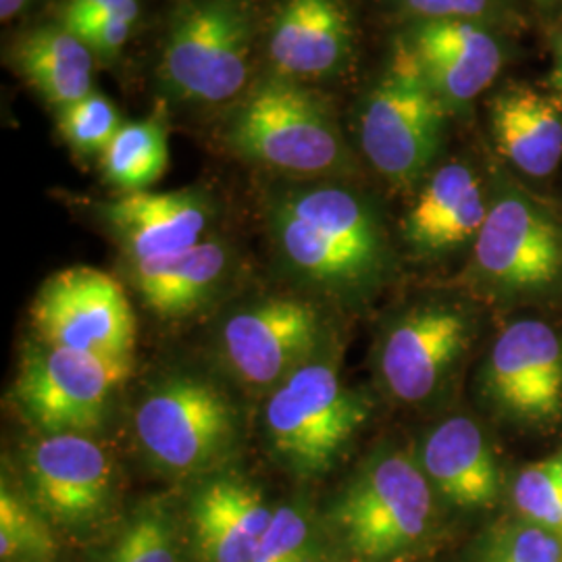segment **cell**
<instances>
[{
	"label": "cell",
	"mask_w": 562,
	"mask_h": 562,
	"mask_svg": "<svg viewBox=\"0 0 562 562\" xmlns=\"http://www.w3.org/2000/svg\"><path fill=\"white\" fill-rule=\"evenodd\" d=\"M267 223L288 273L323 296L357 299L382 278V225L350 188L325 181L281 188L269 199Z\"/></svg>",
	"instance_id": "6da1fadb"
},
{
	"label": "cell",
	"mask_w": 562,
	"mask_h": 562,
	"mask_svg": "<svg viewBox=\"0 0 562 562\" xmlns=\"http://www.w3.org/2000/svg\"><path fill=\"white\" fill-rule=\"evenodd\" d=\"M225 140L244 159L302 178L350 169V153L331 106L304 83L271 76L234 109Z\"/></svg>",
	"instance_id": "7a4b0ae2"
},
{
	"label": "cell",
	"mask_w": 562,
	"mask_h": 562,
	"mask_svg": "<svg viewBox=\"0 0 562 562\" xmlns=\"http://www.w3.org/2000/svg\"><path fill=\"white\" fill-rule=\"evenodd\" d=\"M369 411V398L341 382L336 362L319 350L269 392L265 442L288 473L322 477L355 442Z\"/></svg>",
	"instance_id": "3957f363"
},
{
	"label": "cell",
	"mask_w": 562,
	"mask_h": 562,
	"mask_svg": "<svg viewBox=\"0 0 562 562\" xmlns=\"http://www.w3.org/2000/svg\"><path fill=\"white\" fill-rule=\"evenodd\" d=\"M436 492L417 457L383 450L367 459L331 504L329 521L348 552L364 562L408 554L427 538Z\"/></svg>",
	"instance_id": "277c9868"
},
{
	"label": "cell",
	"mask_w": 562,
	"mask_h": 562,
	"mask_svg": "<svg viewBox=\"0 0 562 562\" xmlns=\"http://www.w3.org/2000/svg\"><path fill=\"white\" fill-rule=\"evenodd\" d=\"M134 434L142 452L171 477L206 475L234 452L240 417L217 383L173 373L153 383L138 401Z\"/></svg>",
	"instance_id": "5b68a950"
},
{
	"label": "cell",
	"mask_w": 562,
	"mask_h": 562,
	"mask_svg": "<svg viewBox=\"0 0 562 562\" xmlns=\"http://www.w3.org/2000/svg\"><path fill=\"white\" fill-rule=\"evenodd\" d=\"M250 57L252 21L240 0H190L167 30L161 88L188 104L229 102L248 86Z\"/></svg>",
	"instance_id": "8992f818"
},
{
	"label": "cell",
	"mask_w": 562,
	"mask_h": 562,
	"mask_svg": "<svg viewBox=\"0 0 562 562\" xmlns=\"http://www.w3.org/2000/svg\"><path fill=\"white\" fill-rule=\"evenodd\" d=\"M446 104L425 80L408 42H401L361 109L364 157L392 186H417L442 144Z\"/></svg>",
	"instance_id": "52a82bcc"
},
{
	"label": "cell",
	"mask_w": 562,
	"mask_h": 562,
	"mask_svg": "<svg viewBox=\"0 0 562 562\" xmlns=\"http://www.w3.org/2000/svg\"><path fill=\"white\" fill-rule=\"evenodd\" d=\"M38 340L132 369L136 315L111 273L76 265L44 281L32 302Z\"/></svg>",
	"instance_id": "ba28073f"
},
{
	"label": "cell",
	"mask_w": 562,
	"mask_h": 562,
	"mask_svg": "<svg viewBox=\"0 0 562 562\" xmlns=\"http://www.w3.org/2000/svg\"><path fill=\"white\" fill-rule=\"evenodd\" d=\"M130 373L92 355L32 341L21 357L13 398L42 436L88 434L104 422L115 390Z\"/></svg>",
	"instance_id": "9c48e42d"
},
{
	"label": "cell",
	"mask_w": 562,
	"mask_h": 562,
	"mask_svg": "<svg viewBox=\"0 0 562 562\" xmlns=\"http://www.w3.org/2000/svg\"><path fill=\"white\" fill-rule=\"evenodd\" d=\"M323 344V317L313 302L267 296L232 311L217 331L229 373L255 390H273Z\"/></svg>",
	"instance_id": "30bf717a"
},
{
	"label": "cell",
	"mask_w": 562,
	"mask_h": 562,
	"mask_svg": "<svg viewBox=\"0 0 562 562\" xmlns=\"http://www.w3.org/2000/svg\"><path fill=\"white\" fill-rule=\"evenodd\" d=\"M21 471L25 496L55 527H92L115 498V464L83 434L41 436L23 450Z\"/></svg>",
	"instance_id": "8fae6325"
},
{
	"label": "cell",
	"mask_w": 562,
	"mask_h": 562,
	"mask_svg": "<svg viewBox=\"0 0 562 562\" xmlns=\"http://www.w3.org/2000/svg\"><path fill=\"white\" fill-rule=\"evenodd\" d=\"M473 338L471 317L454 304H419L390 323L378 348V371L390 396L429 401Z\"/></svg>",
	"instance_id": "7c38bea8"
},
{
	"label": "cell",
	"mask_w": 562,
	"mask_h": 562,
	"mask_svg": "<svg viewBox=\"0 0 562 562\" xmlns=\"http://www.w3.org/2000/svg\"><path fill=\"white\" fill-rule=\"evenodd\" d=\"M483 390L522 422H557L562 417L561 336L536 319L508 325L483 364Z\"/></svg>",
	"instance_id": "4fadbf2b"
},
{
	"label": "cell",
	"mask_w": 562,
	"mask_h": 562,
	"mask_svg": "<svg viewBox=\"0 0 562 562\" xmlns=\"http://www.w3.org/2000/svg\"><path fill=\"white\" fill-rule=\"evenodd\" d=\"M482 280L506 292L542 290L562 271V244L554 223L533 202L506 194L487 211L473 250Z\"/></svg>",
	"instance_id": "5bb4252c"
},
{
	"label": "cell",
	"mask_w": 562,
	"mask_h": 562,
	"mask_svg": "<svg viewBox=\"0 0 562 562\" xmlns=\"http://www.w3.org/2000/svg\"><path fill=\"white\" fill-rule=\"evenodd\" d=\"M102 222L130 262L180 252L201 244L213 222L209 201L196 190L134 192L101 206Z\"/></svg>",
	"instance_id": "9a60e30c"
},
{
	"label": "cell",
	"mask_w": 562,
	"mask_h": 562,
	"mask_svg": "<svg viewBox=\"0 0 562 562\" xmlns=\"http://www.w3.org/2000/svg\"><path fill=\"white\" fill-rule=\"evenodd\" d=\"M406 42L446 106L477 99L503 67L501 44L475 21H422Z\"/></svg>",
	"instance_id": "2e32d148"
},
{
	"label": "cell",
	"mask_w": 562,
	"mask_h": 562,
	"mask_svg": "<svg viewBox=\"0 0 562 562\" xmlns=\"http://www.w3.org/2000/svg\"><path fill=\"white\" fill-rule=\"evenodd\" d=\"M417 461L434 492L446 503L480 510L501 496V469L482 427L464 415L431 427L419 446Z\"/></svg>",
	"instance_id": "e0dca14e"
},
{
	"label": "cell",
	"mask_w": 562,
	"mask_h": 562,
	"mask_svg": "<svg viewBox=\"0 0 562 562\" xmlns=\"http://www.w3.org/2000/svg\"><path fill=\"white\" fill-rule=\"evenodd\" d=\"M261 487L240 475H215L190 498V525L202 562H250L273 519Z\"/></svg>",
	"instance_id": "ac0fdd59"
},
{
	"label": "cell",
	"mask_w": 562,
	"mask_h": 562,
	"mask_svg": "<svg viewBox=\"0 0 562 562\" xmlns=\"http://www.w3.org/2000/svg\"><path fill=\"white\" fill-rule=\"evenodd\" d=\"M350 42L352 23L341 0H283L267 53L278 76L317 80L340 69Z\"/></svg>",
	"instance_id": "d6986e66"
},
{
	"label": "cell",
	"mask_w": 562,
	"mask_h": 562,
	"mask_svg": "<svg viewBox=\"0 0 562 562\" xmlns=\"http://www.w3.org/2000/svg\"><path fill=\"white\" fill-rule=\"evenodd\" d=\"M487 211L477 176L448 162L423 186L404 220V238L423 255L446 252L477 238Z\"/></svg>",
	"instance_id": "ffe728a7"
},
{
	"label": "cell",
	"mask_w": 562,
	"mask_h": 562,
	"mask_svg": "<svg viewBox=\"0 0 562 562\" xmlns=\"http://www.w3.org/2000/svg\"><path fill=\"white\" fill-rule=\"evenodd\" d=\"M130 265L144 304L159 317L180 319L215 299L229 276L232 252L223 241L202 240L180 252Z\"/></svg>",
	"instance_id": "44dd1931"
},
{
	"label": "cell",
	"mask_w": 562,
	"mask_h": 562,
	"mask_svg": "<svg viewBox=\"0 0 562 562\" xmlns=\"http://www.w3.org/2000/svg\"><path fill=\"white\" fill-rule=\"evenodd\" d=\"M498 150L531 178L550 176L562 159V102L533 88H506L492 104Z\"/></svg>",
	"instance_id": "7402d4cb"
},
{
	"label": "cell",
	"mask_w": 562,
	"mask_h": 562,
	"mask_svg": "<svg viewBox=\"0 0 562 562\" xmlns=\"http://www.w3.org/2000/svg\"><path fill=\"white\" fill-rule=\"evenodd\" d=\"M11 65L44 101L57 109L94 92L97 55L65 25H41L11 48Z\"/></svg>",
	"instance_id": "603a6c76"
},
{
	"label": "cell",
	"mask_w": 562,
	"mask_h": 562,
	"mask_svg": "<svg viewBox=\"0 0 562 562\" xmlns=\"http://www.w3.org/2000/svg\"><path fill=\"white\" fill-rule=\"evenodd\" d=\"M169 167L167 130L161 117L123 123L101 155L104 180L123 194L146 192Z\"/></svg>",
	"instance_id": "cb8c5ba5"
},
{
	"label": "cell",
	"mask_w": 562,
	"mask_h": 562,
	"mask_svg": "<svg viewBox=\"0 0 562 562\" xmlns=\"http://www.w3.org/2000/svg\"><path fill=\"white\" fill-rule=\"evenodd\" d=\"M55 525L25 492L2 477L0 487V561L55 562L59 543Z\"/></svg>",
	"instance_id": "d4e9b609"
},
{
	"label": "cell",
	"mask_w": 562,
	"mask_h": 562,
	"mask_svg": "<svg viewBox=\"0 0 562 562\" xmlns=\"http://www.w3.org/2000/svg\"><path fill=\"white\" fill-rule=\"evenodd\" d=\"M102 562H181L180 527L167 503H142L121 527Z\"/></svg>",
	"instance_id": "484cf974"
},
{
	"label": "cell",
	"mask_w": 562,
	"mask_h": 562,
	"mask_svg": "<svg viewBox=\"0 0 562 562\" xmlns=\"http://www.w3.org/2000/svg\"><path fill=\"white\" fill-rule=\"evenodd\" d=\"M513 501L522 521L542 527L562 542V464L559 454L522 467L513 483Z\"/></svg>",
	"instance_id": "4316f807"
},
{
	"label": "cell",
	"mask_w": 562,
	"mask_h": 562,
	"mask_svg": "<svg viewBox=\"0 0 562 562\" xmlns=\"http://www.w3.org/2000/svg\"><path fill=\"white\" fill-rule=\"evenodd\" d=\"M121 125L117 106L99 92L59 111L60 138L80 157H101Z\"/></svg>",
	"instance_id": "83f0119b"
},
{
	"label": "cell",
	"mask_w": 562,
	"mask_h": 562,
	"mask_svg": "<svg viewBox=\"0 0 562 562\" xmlns=\"http://www.w3.org/2000/svg\"><path fill=\"white\" fill-rule=\"evenodd\" d=\"M477 562H562V542L522 519L503 522L483 536Z\"/></svg>",
	"instance_id": "f1b7e54d"
},
{
	"label": "cell",
	"mask_w": 562,
	"mask_h": 562,
	"mask_svg": "<svg viewBox=\"0 0 562 562\" xmlns=\"http://www.w3.org/2000/svg\"><path fill=\"white\" fill-rule=\"evenodd\" d=\"M317 540L308 515L296 504L276 508L250 562H315Z\"/></svg>",
	"instance_id": "f546056e"
},
{
	"label": "cell",
	"mask_w": 562,
	"mask_h": 562,
	"mask_svg": "<svg viewBox=\"0 0 562 562\" xmlns=\"http://www.w3.org/2000/svg\"><path fill=\"white\" fill-rule=\"evenodd\" d=\"M138 20H140V4L138 0H130L117 7L115 11L106 13L104 18L90 21L71 32L90 46L97 59L111 60L115 59L123 50V46L130 42Z\"/></svg>",
	"instance_id": "4dcf8cb0"
},
{
	"label": "cell",
	"mask_w": 562,
	"mask_h": 562,
	"mask_svg": "<svg viewBox=\"0 0 562 562\" xmlns=\"http://www.w3.org/2000/svg\"><path fill=\"white\" fill-rule=\"evenodd\" d=\"M492 0H404L406 9L422 21L469 20L483 15Z\"/></svg>",
	"instance_id": "1f68e13d"
},
{
	"label": "cell",
	"mask_w": 562,
	"mask_h": 562,
	"mask_svg": "<svg viewBox=\"0 0 562 562\" xmlns=\"http://www.w3.org/2000/svg\"><path fill=\"white\" fill-rule=\"evenodd\" d=\"M130 0H65L59 11V23L67 30H78L90 21L104 18Z\"/></svg>",
	"instance_id": "d6a6232c"
},
{
	"label": "cell",
	"mask_w": 562,
	"mask_h": 562,
	"mask_svg": "<svg viewBox=\"0 0 562 562\" xmlns=\"http://www.w3.org/2000/svg\"><path fill=\"white\" fill-rule=\"evenodd\" d=\"M30 4L32 0H0V20H15Z\"/></svg>",
	"instance_id": "836d02e7"
},
{
	"label": "cell",
	"mask_w": 562,
	"mask_h": 562,
	"mask_svg": "<svg viewBox=\"0 0 562 562\" xmlns=\"http://www.w3.org/2000/svg\"><path fill=\"white\" fill-rule=\"evenodd\" d=\"M552 88L557 90V99H561L562 102V42L561 48H559V57H557V67H554V74H552Z\"/></svg>",
	"instance_id": "e575fe53"
},
{
	"label": "cell",
	"mask_w": 562,
	"mask_h": 562,
	"mask_svg": "<svg viewBox=\"0 0 562 562\" xmlns=\"http://www.w3.org/2000/svg\"><path fill=\"white\" fill-rule=\"evenodd\" d=\"M533 2H538L540 7H552V4H557L559 0H533Z\"/></svg>",
	"instance_id": "d590c367"
},
{
	"label": "cell",
	"mask_w": 562,
	"mask_h": 562,
	"mask_svg": "<svg viewBox=\"0 0 562 562\" xmlns=\"http://www.w3.org/2000/svg\"><path fill=\"white\" fill-rule=\"evenodd\" d=\"M559 459H561V464H562V450H561V452H559Z\"/></svg>",
	"instance_id": "8d00e7d4"
}]
</instances>
